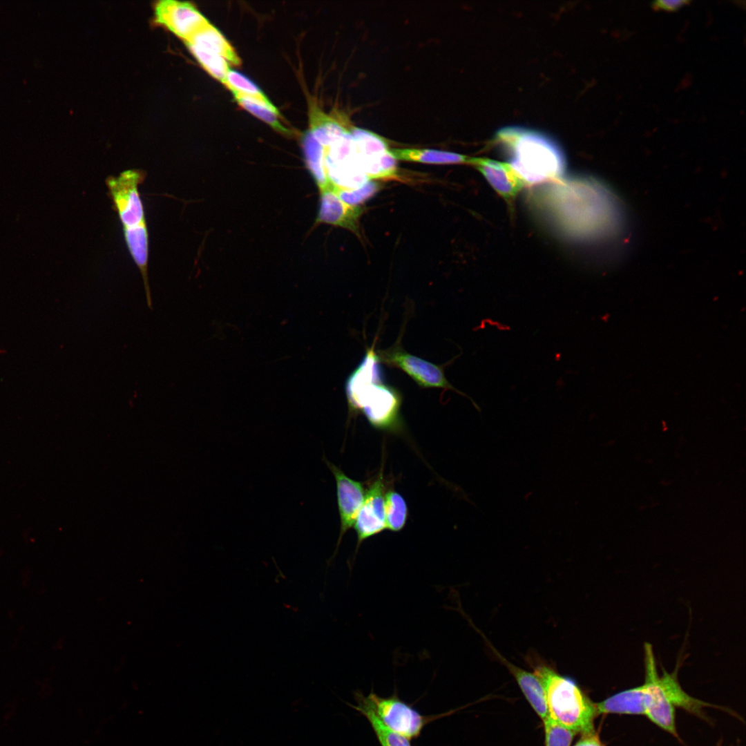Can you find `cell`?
<instances>
[{"mask_svg":"<svg viewBox=\"0 0 746 746\" xmlns=\"http://www.w3.org/2000/svg\"><path fill=\"white\" fill-rule=\"evenodd\" d=\"M531 664L544 690L548 717L576 734L594 731L598 716L595 703L575 681L546 663L534 661Z\"/></svg>","mask_w":746,"mask_h":746,"instance_id":"obj_4","label":"cell"},{"mask_svg":"<svg viewBox=\"0 0 746 746\" xmlns=\"http://www.w3.org/2000/svg\"><path fill=\"white\" fill-rule=\"evenodd\" d=\"M687 3L688 1L681 0H659L653 3V6L658 9L675 11L680 9Z\"/></svg>","mask_w":746,"mask_h":746,"instance_id":"obj_28","label":"cell"},{"mask_svg":"<svg viewBox=\"0 0 746 746\" xmlns=\"http://www.w3.org/2000/svg\"><path fill=\"white\" fill-rule=\"evenodd\" d=\"M468 164L479 171L507 202H511L525 186L508 162L486 157H470Z\"/></svg>","mask_w":746,"mask_h":746,"instance_id":"obj_12","label":"cell"},{"mask_svg":"<svg viewBox=\"0 0 746 746\" xmlns=\"http://www.w3.org/2000/svg\"><path fill=\"white\" fill-rule=\"evenodd\" d=\"M223 84H224L233 94L249 97L258 99L270 106H274L254 82L239 72L229 68Z\"/></svg>","mask_w":746,"mask_h":746,"instance_id":"obj_23","label":"cell"},{"mask_svg":"<svg viewBox=\"0 0 746 746\" xmlns=\"http://www.w3.org/2000/svg\"><path fill=\"white\" fill-rule=\"evenodd\" d=\"M597 714H618L644 715L642 691L640 685L619 692L595 703Z\"/></svg>","mask_w":746,"mask_h":746,"instance_id":"obj_17","label":"cell"},{"mask_svg":"<svg viewBox=\"0 0 746 746\" xmlns=\"http://www.w3.org/2000/svg\"><path fill=\"white\" fill-rule=\"evenodd\" d=\"M350 127L337 119V115L326 113L316 103L310 104L309 131L323 146L327 147L337 141Z\"/></svg>","mask_w":746,"mask_h":746,"instance_id":"obj_15","label":"cell"},{"mask_svg":"<svg viewBox=\"0 0 746 746\" xmlns=\"http://www.w3.org/2000/svg\"><path fill=\"white\" fill-rule=\"evenodd\" d=\"M146 177L145 171L128 169L117 176H109L106 184L122 229L146 222L139 186Z\"/></svg>","mask_w":746,"mask_h":746,"instance_id":"obj_6","label":"cell"},{"mask_svg":"<svg viewBox=\"0 0 746 746\" xmlns=\"http://www.w3.org/2000/svg\"><path fill=\"white\" fill-rule=\"evenodd\" d=\"M367 697L383 723L408 740L419 736L425 725L432 720L431 717L421 715L396 696L383 698L371 692Z\"/></svg>","mask_w":746,"mask_h":746,"instance_id":"obj_7","label":"cell"},{"mask_svg":"<svg viewBox=\"0 0 746 746\" xmlns=\"http://www.w3.org/2000/svg\"><path fill=\"white\" fill-rule=\"evenodd\" d=\"M363 210L343 202L332 189L321 191V203L316 222L346 228L358 232V218Z\"/></svg>","mask_w":746,"mask_h":746,"instance_id":"obj_14","label":"cell"},{"mask_svg":"<svg viewBox=\"0 0 746 746\" xmlns=\"http://www.w3.org/2000/svg\"><path fill=\"white\" fill-rule=\"evenodd\" d=\"M155 22L164 26L184 42L209 23L191 3L173 0L155 2Z\"/></svg>","mask_w":746,"mask_h":746,"instance_id":"obj_9","label":"cell"},{"mask_svg":"<svg viewBox=\"0 0 746 746\" xmlns=\"http://www.w3.org/2000/svg\"><path fill=\"white\" fill-rule=\"evenodd\" d=\"M184 44L187 47L191 46L218 55L235 66H239L241 64L240 59L231 44L222 33L210 23L193 35Z\"/></svg>","mask_w":746,"mask_h":746,"instance_id":"obj_16","label":"cell"},{"mask_svg":"<svg viewBox=\"0 0 746 746\" xmlns=\"http://www.w3.org/2000/svg\"><path fill=\"white\" fill-rule=\"evenodd\" d=\"M345 393L350 411L362 412L374 428L393 432L401 427V396L384 383L383 376L354 370L346 381Z\"/></svg>","mask_w":746,"mask_h":746,"instance_id":"obj_5","label":"cell"},{"mask_svg":"<svg viewBox=\"0 0 746 746\" xmlns=\"http://www.w3.org/2000/svg\"><path fill=\"white\" fill-rule=\"evenodd\" d=\"M385 496L383 477L379 475L366 491L363 504L353 524L357 535L356 550L364 540L386 528Z\"/></svg>","mask_w":746,"mask_h":746,"instance_id":"obj_11","label":"cell"},{"mask_svg":"<svg viewBox=\"0 0 746 746\" xmlns=\"http://www.w3.org/2000/svg\"><path fill=\"white\" fill-rule=\"evenodd\" d=\"M200 66L222 84L229 70L228 61L222 57L194 47H187Z\"/></svg>","mask_w":746,"mask_h":746,"instance_id":"obj_24","label":"cell"},{"mask_svg":"<svg viewBox=\"0 0 746 746\" xmlns=\"http://www.w3.org/2000/svg\"><path fill=\"white\" fill-rule=\"evenodd\" d=\"M390 152L396 160L425 164H468L470 158L457 153L428 149L393 148Z\"/></svg>","mask_w":746,"mask_h":746,"instance_id":"obj_19","label":"cell"},{"mask_svg":"<svg viewBox=\"0 0 746 746\" xmlns=\"http://www.w3.org/2000/svg\"><path fill=\"white\" fill-rule=\"evenodd\" d=\"M385 526L390 531H401L408 517V508L404 497L398 492L390 490L385 492Z\"/></svg>","mask_w":746,"mask_h":746,"instance_id":"obj_22","label":"cell"},{"mask_svg":"<svg viewBox=\"0 0 746 746\" xmlns=\"http://www.w3.org/2000/svg\"><path fill=\"white\" fill-rule=\"evenodd\" d=\"M378 356L381 362L401 370L420 387L449 389L465 396L448 382L441 366L412 355L399 347L381 351Z\"/></svg>","mask_w":746,"mask_h":746,"instance_id":"obj_8","label":"cell"},{"mask_svg":"<svg viewBox=\"0 0 746 746\" xmlns=\"http://www.w3.org/2000/svg\"><path fill=\"white\" fill-rule=\"evenodd\" d=\"M306 164L320 191L332 189L324 163V147L308 130L302 139Z\"/></svg>","mask_w":746,"mask_h":746,"instance_id":"obj_20","label":"cell"},{"mask_svg":"<svg viewBox=\"0 0 746 746\" xmlns=\"http://www.w3.org/2000/svg\"><path fill=\"white\" fill-rule=\"evenodd\" d=\"M574 746H604L601 741L597 732L594 730L591 732L581 735L580 740Z\"/></svg>","mask_w":746,"mask_h":746,"instance_id":"obj_27","label":"cell"},{"mask_svg":"<svg viewBox=\"0 0 746 746\" xmlns=\"http://www.w3.org/2000/svg\"><path fill=\"white\" fill-rule=\"evenodd\" d=\"M545 746H571L574 731L551 720L549 717L543 721Z\"/></svg>","mask_w":746,"mask_h":746,"instance_id":"obj_26","label":"cell"},{"mask_svg":"<svg viewBox=\"0 0 746 746\" xmlns=\"http://www.w3.org/2000/svg\"><path fill=\"white\" fill-rule=\"evenodd\" d=\"M492 651L514 677L522 692L533 709L544 721L548 718V711L544 690L539 678L534 673L522 669L513 664L499 653L482 635Z\"/></svg>","mask_w":746,"mask_h":746,"instance_id":"obj_13","label":"cell"},{"mask_svg":"<svg viewBox=\"0 0 746 746\" xmlns=\"http://www.w3.org/2000/svg\"><path fill=\"white\" fill-rule=\"evenodd\" d=\"M495 138L525 186L544 184L563 177L566 167L564 152L546 134L508 126L499 129Z\"/></svg>","mask_w":746,"mask_h":746,"instance_id":"obj_2","label":"cell"},{"mask_svg":"<svg viewBox=\"0 0 746 746\" xmlns=\"http://www.w3.org/2000/svg\"><path fill=\"white\" fill-rule=\"evenodd\" d=\"M323 460L335 479L336 498L340 517V532L334 556L345 533L353 527L356 517L361 508L365 490L363 484L348 477L341 468L329 461L325 456ZM332 557V558L334 557Z\"/></svg>","mask_w":746,"mask_h":746,"instance_id":"obj_10","label":"cell"},{"mask_svg":"<svg viewBox=\"0 0 746 746\" xmlns=\"http://www.w3.org/2000/svg\"><path fill=\"white\" fill-rule=\"evenodd\" d=\"M339 198L350 206H358L372 197L380 189V184L370 180L363 186L355 189H332Z\"/></svg>","mask_w":746,"mask_h":746,"instance_id":"obj_25","label":"cell"},{"mask_svg":"<svg viewBox=\"0 0 746 746\" xmlns=\"http://www.w3.org/2000/svg\"><path fill=\"white\" fill-rule=\"evenodd\" d=\"M356 705H351L369 721L381 746H411L409 740L392 731L376 716L367 696L355 694Z\"/></svg>","mask_w":746,"mask_h":746,"instance_id":"obj_18","label":"cell"},{"mask_svg":"<svg viewBox=\"0 0 746 746\" xmlns=\"http://www.w3.org/2000/svg\"><path fill=\"white\" fill-rule=\"evenodd\" d=\"M645 679L640 685L643 694L644 715L654 724L678 738L676 727L675 709L682 708L696 716H702V709L710 704L688 695L677 678V669L673 673L657 672L652 647L644 644Z\"/></svg>","mask_w":746,"mask_h":746,"instance_id":"obj_3","label":"cell"},{"mask_svg":"<svg viewBox=\"0 0 746 746\" xmlns=\"http://www.w3.org/2000/svg\"><path fill=\"white\" fill-rule=\"evenodd\" d=\"M237 102L243 108L271 126L274 130L286 135H291L292 132L283 126L278 119L279 112L274 106H270L258 99L233 94Z\"/></svg>","mask_w":746,"mask_h":746,"instance_id":"obj_21","label":"cell"},{"mask_svg":"<svg viewBox=\"0 0 746 746\" xmlns=\"http://www.w3.org/2000/svg\"><path fill=\"white\" fill-rule=\"evenodd\" d=\"M533 211L564 238L593 243L620 238L627 228L624 207L599 180L589 175L561 178L529 193Z\"/></svg>","mask_w":746,"mask_h":746,"instance_id":"obj_1","label":"cell"}]
</instances>
